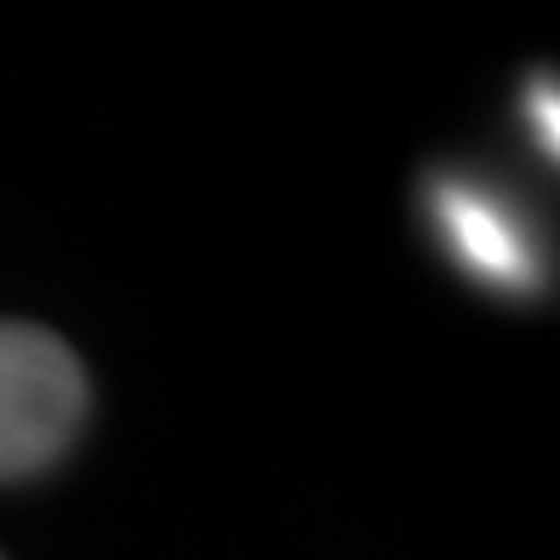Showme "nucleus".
Masks as SVG:
<instances>
[{"mask_svg": "<svg viewBox=\"0 0 560 560\" xmlns=\"http://www.w3.org/2000/svg\"><path fill=\"white\" fill-rule=\"evenodd\" d=\"M86 372L46 326L0 320V480L52 469L81 435Z\"/></svg>", "mask_w": 560, "mask_h": 560, "instance_id": "nucleus-1", "label": "nucleus"}, {"mask_svg": "<svg viewBox=\"0 0 560 560\" xmlns=\"http://www.w3.org/2000/svg\"><path fill=\"white\" fill-rule=\"evenodd\" d=\"M429 212L435 229L457 264L475 280L503 292H532L538 287V246H532V229L521 223V212L509 207L503 195H492L487 184H469V177H435L429 184Z\"/></svg>", "mask_w": 560, "mask_h": 560, "instance_id": "nucleus-2", "label": "nucleus"}, {"mask_svg": "<svg viewBox=\"0 0 560 560\" xmlns=\"http://www.w3.org/2000/svg\"><path fill=\"white\" fill-rule=\"evenodd\" d=\"M526 115H532V132L544 138V149L555 155L560 149V120H555V81L544 74V81H532V92H526Z\"/></svg>", "mask_w": 560, "mask_h": 560, "instance_id": "nucleus-3", "label": "nucleus"}]
</instances>
